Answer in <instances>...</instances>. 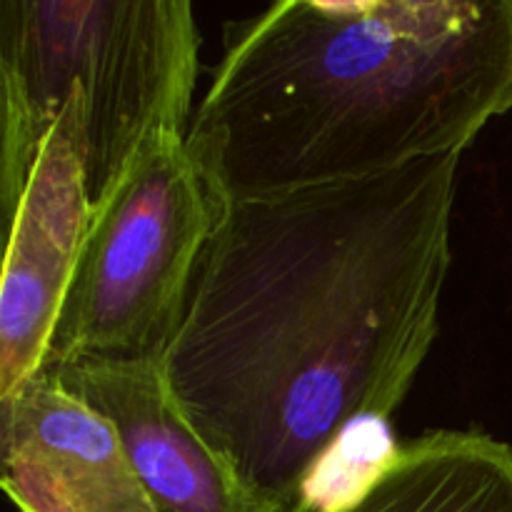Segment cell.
<instances>
[{"label":"cell","instance_id":"6da1fadb","mask_svg":"<svg viewBox=\"0 0 512 512\" xmlns=\"http://www.w3.org/2000/svg\"><path fill=\"white\" fill-rule=\"evenodd\" d=\"M460 155L233 200L160 358L165 385L278 512L403 405L440 330Z\"/></svg>","mask_w":512,"mask_h":512},{"label":"cell","instance_id":"7a4b0ae2","mask_svg":"<svg viewBox=\"0 0 512 512\" xmlns=\"http://www.w3.org/2000/svg\"><path fill=\"white\" fill-rule=\"evenodd\" d=\"M508 113L512 0H283L225 23L188 145L233 203L463 155Z\"/></svg>","mask_w":512,"mask_h":512},{"label":"cell","instance_id":"3957f363","mask_svg":"<svg viewBox=\"0 0 512 512\" xmlns=\"http://www.w3.org/2000/svg\"><path fill=\"white\" fill-rule=\"evenodd\" d=\"M198 55L188 0H3L5 223L70 90L95 208L153 135H188Z\"/></svg>","mask_w":512,"mask_h":512},{"label":"cell","instance_id":"277c9868","mask_svg":"<svg viewBox=\"0 0 512 512\" xmlns=\"http://www.w3.org/2000/svg\"><path fill=\"white\" fill-rule=\"evenodd\" d=\"M228 203L188 135H153L93 208L43 365L163 358Z\"/></svg>","mask_w":512,"mask_h":512},{"label":"cell","instance_id":"5b68a950","mask_svg":"<svg viewBox=\"0 0 512 512\" xmlns=\"http://www.w3.org/2000/svg\"><path fill=\"white\" fill-rule=\"evenodd\" d=\"M90 215L83 123L80 105L70 90L40 148L18 210L5 223L0 398L43 368Z\"/></svg>","mask_w":512,"mask_h":512},{"label":"cell","instance_id":"8992f818","mask_svg":"<svg viewBox=\"0 0 512 512\" xmlns=\"http://www.w3.org/2000/svg\"><path fill=\"white\" fill-rule=\"evenodd\" d=\"M0 465L18 512H153L110 420L45 368L0 398Z\"/></svg>","mask_w":512,"mask_h":512},{"label":"cell","instance_id":"52a82bcc","mask_svg":"<svg viewBox=\"0 0 512 512\" xmlns=\"http://www.w3.org/2000/svg\"><path fill=\"white\" fill-rule=\"evenodd\" d=\"M118 433L153 512H278L255 498L185 418L160 360L43 365Z\"/></svg>","mask_w":512,"mask_h":512},{"label":"cell","instance_id":"ba28073f","mask_svg":"<svg viewBox=\"0 0 512 512\" xmlns=\"http://www.w3.org/2000/svg\"><path fill=\"white\" fill-rule=\"evenodd\" d=\"M320 512H512V445L480 430H430Z\"/></svg>","mask_w":512,"mask_h":512}]
</instances>
